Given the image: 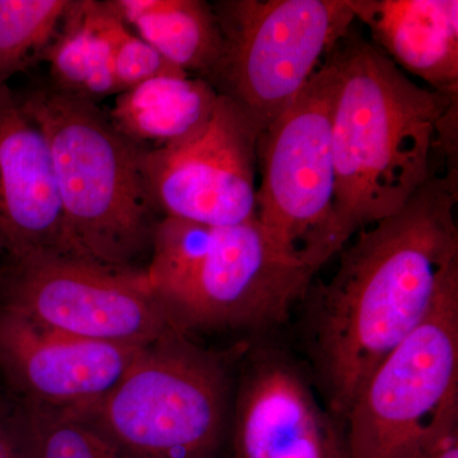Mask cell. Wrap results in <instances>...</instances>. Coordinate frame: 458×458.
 I'll return each instance as SVG.
<instances>
[{"label":"cell","mask_w":458,"mask_h":458,"mask_svg":"<svg viewBox=\"0 0 458 458\" xmlns=\"http://www.w3.org/2000/svg\"><path fill=\"white\" fill-rule=\"evenodd\" d=\"M219 95L203 78L162 75L120 93L107 116L144 152L186 143L207 128Z\"/></svg>","instance_id":"obj_15"},{"label":"cell","mask_w":458,"mask_h":458,"mask_svg":"<svg viewBox=\"0 0 458 458\" xmlns=\"http://www.w3.org/2000/svg\"><path fill=\"white\" fill-rule=\"evenodd\" d=\"M113 68L120 93L162 75L186 74L131 33L126 25L119 30L114 38Z\"/></svg>","instance_id":"obj_20"},{"label":"cell","mask_w":458,"mask_h":458,"mask_svg":"<svg viewBox=\"0 0 458 458\" xmlns=\"http://www.w3.org/2000/svg\"><path fill=\"white\" fill-rule=\"evenodd\" d=\"M138 38L183 73L207 80L218 62L222 33L203 0H106Z\"/></svg>","instance_id":"obj_17"},{"label":"cell","mask_w":458,"mask_h":458,"mask_svg":"<svg viewBox=\"0 0 458 458\" xmlns=\"http://www.w3.org/2000/svg\"><path fill=\"white\" fill-rule=\"evenodd\" d=\"M373 45L442 95L458 96L457 0H348Z\"/></svg>","instance_id":"obj_14"},{"label":"cell","mask_w":458,"mask_h":458,"mask_svg":"<svg viewBox=\"0 0 458 458\" xmlns=\"http://www.w3.org/2000/svg\"><path fill=\"white\" fill-rule=\"evenodd\" d=\"M331 55L339 74L335 214L351 242L361 229L399 213L441 174V165H456L458 98L415 83L352 30Z\"/></svg>","instance_id":"obj_2"},{"label":"cell","mask_w":458,"mask_h":458,"mask_svg":"<svg viewBox=\"0 0 458 458\" xmlns=\"http://www.w3.org/2000/svg\"><path fill=\"white\" fill-rule=\"evenodd\" d=\"M232 424L231 458H348L344 424L279 352L256 351L246 361Z\"/></svg>","instance_id":"obj_12"},{"label":"cell","mask_w":458,"mask_h":458,"mask_svg":"<svg viewBox=\"0 0 458 458\" xmlns=\"http://www.w3.org/2000/svg\"><path fill=\"white\" fill-rule=\"evenodd\" d=\"M73 0H0V86L25 71L55 38Z\"/></svg>","instance_id":"obj_18"},{"label":"cell","mask_w":458,"mask_h":458,"mask_svg":"<svg viewBox=\"0 0 458 458\" xmlns=\"http://www.w3.org/2000/svg\"><path fill=\"white\" fill-rule=\"evenodd\" d=\"M414 458H458V403L430 430Z\"/></svg>","instance_id":"obj_21"},{"label":"cell","mask_w":458,"mask_h":458,"mask_svg":"<svg viewBox=\"0 0 458 458\" xmlns=\"http://www.w3.org/2000/svg\"><path fill=\"white\" fill-rule=\"evenodd\" d=\"M222 33L207 82L261 132L293 104L351 31L348 0H221Z\"/></svg>","instance_id":"obj_7"},{"label":"cell","mask_w":458,"mask_h":458,"mask_svg":"<svg viewBox=\"0 0 458 458\" xmlns=\"http://www.w3.org/2000/svg\"><path fill=\"white\" fill-rule=\"evenodd\" d=\"M18 403L36 458H132L80 419Z\"/></svg>","instance_id":"obj_19"},{"label":"cell","mask_w":458,"mask_h":458,"mask_svg":"<svg viewBox=\"0 0 458 458\" xmlns=\"http://www.w3.org/2000/svg\"><path fill=\"white\" fill-rule=\"evenodd\" d=\"M337 83L330 51L293 104L258 140L256 219L280 254L315 273L348 243L335 214Z\"/></svg>","instance_id":"obj_6"},{"label":"cell","mask_w":458,"mask_h":458,"mask_svg":"<svg viewBox=\"0 0 458 458\" xmlns=\"http://www.w3.org/2000/svg\"><path fill=\"white\" fill-rule=\"evenodd\" d=\"M16 98L49 147L73 254L140 269L161 221L144 170L146 152L120 134L98 105L50 84Z\"/></svg>","instance_id":"obj_3"},{"label":"cell","mask_w":458,"mask_h":458,"mask_svg":"<svg viewBox=\"0 0 458 458\" xmlns=\"http://www.w3.org/2000/svg\"><path fill=\"white\" fill-rule=\"evenodd\" d=\"M146 273L168 324L188 336L283 324L316 274L280 254L258 219L212 227L170 216L157 225Z\"/></svg>","instance_id":"obj_4"},{"label":"cell","mask_w":458,"mask_h":458,"mask_svg":"<svg viewBox=\"0 0 458 458\" xmlns=\"http://www.w3.org/2000/svg\"><path fill=\"white\" fill-rule=\"evenodd\" d=\"M259 137L245 114L219 96L200 134L146 152L144 170L159 216L212 227L256 219Z\"/></svg>","instance_id":"obj_10"},{"label":"cell","mask_w":458,"mask_h":458,"mask_svg":"<svg viewBox=\"0 0 458 458\" xmlns=\"http://www.w3.org/2000/svg\"><path fill=\"white\" fill-rule=\"evenodd\" d=\"M231 394L227 361L170 327L101 400L68 415L132 458H219Z\"/></svg>","instance_id":"obj_5"},{"label":"cell","mask_w":458,"mask_h":458,"mask_svg":"<svg viewBox=\"0 0 458 458\" xmlns=\"http://www.w3.org/2000/svg\"><path fill=\"white\" fill-rule=\"evenodd\" d=\"M71 254L49 147L0 86V260Z\"/></svg>","instance_id":"obj_13"},{"label":"cell","mask_w":458,"mask_h":458,"mask_svg":"<svg viewBox=\"0 0 458 458\" xmlns=\"http://www.w3.org/2000/svg\"><path fill=\"white\" fill-rule=\"evenodd\" d=\"M457 201L451 165L399 213L355 233L331 279L310 286V354L343 424L370 373L458 282Z\"/></svg>","instance_id":"obj_1"},{"label":"cell","mask_w":458,"mask_h":458,"mask_svg":"<svg viewBox=\"0 0 458 458\" xmlns=\"http://www.w3.org/2000/svg\"><path fill=\"white\" fill-rule=\"evenodd\" d=\"M27 438H29V437H27ZM12 458H36L35 454H33V451L31 448V445H30V441L25 450L21 451L20 454H16V456Z\"/></svg>","instance_id":"obj_22"},{"label":"cell","mask_w":458,"mask_h":458,"mask_svg":"<svg viewBox=\"0 0 458 458\" xmlns=\"http://www.w3.org/2000/svg\"><path fill=\"white\" fill-rule=\"evenodd\" d=\"M0 304L57 333L144 346L170 328L146 269L71 254L0 260Z\"/></svg>","instance_id":"obj_9"},{"label":"cell","mask_w":458,"mask_h":458,"mask_svg":"<svg viewBox=\"0 0 458 458\" xmlns=\"http://www.w3.org/2000/svg\"><path fill=\"white\" fill-rule=\"evenodd\" d=\"M141 348L57 333L0 304L2 387L33 408L65 414L89 408L119 382Z\"/></svg>","instance_id":"obj_11"},{"label":"cell","mask_w":458,"mask_h":458,"mask_svg":"<svg viewBox=\"0 0 458 458\" xmlns=\"http://www.w3.org/2000/svg\"><path fill=\"white\" fill-rule=\"evenodd\" d=\"M458 403V282L375 370L344 419L348 458H414Z\"/></svg>","instance_id":"obj_8"},{"label":"cell","mask_w":458,"mask_h":458,"mask_svg":"<svg viewBox=\"0 0 458 458\" xmlns=\"http://www.w3.org/2000/svg\"><path fill=\"white\" fill-rule=\"evenodd\" d=\"M123 25L106 2L73 0L41 55L49 64L50 86L93 104L119 95L114 47Z\"/></svg>","instance_id":"obj_16"}]
</instances>
